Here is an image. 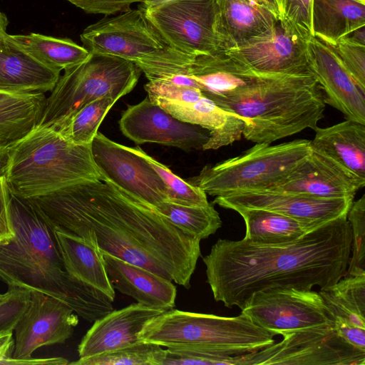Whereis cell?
<instances>
[{
  "instance_id": "cell-1",
  "label": "cell",
  "mask_w": 365,
  "mask_h": 365,
  "mask_svg": "<svg viewBox=\"0 0 365 365\" xmlns=\"http://www.w3.org/2000/svg\"><path fill=\"white\" fill-rule=\"evenodd\" d=\"M29 200L55 227L103 252L190 287L200 240L111 182L86 181Z\"/></svg>"
},
{
  "instance_id": "cell-2",
  "label": "cell",
  "mask_w": 365,
  "mask_h": 365,
  "mask_svg": "<svg viewBox=\"0 0 365 365\" xmlns=\"http://www.w3.org/2000/svg\"><path fill=\"white\" fill-rule=\"evenodd\" d=\"M346 215L284 245L219 239L202 257L215 300L242 309L258 291L334 285L346 274L351 255L352 233Z\"/></svg>"
},
{
  "instance_id": "cell-3",
  "label": "cell",
  "mask_w": 365,
  "mask_h": 365,
  "mask_svg": "<svg viewBox=\"0 0 365 365\" xmlns=\"http://www.w3.org/2000/svg\"><path fill=\"white\" fill-rule=\"evenodd\" d=\"M9 195L15 236L0 245V280L55 297L89 322L112 311L113 302L106 294L66 271L55 226L39 207L10 190Z\"/></svg>"
},
{
  "instance_id": "cell-4",
  "label": "cell",
  "mask_w": 365,
  "mask_h": 365,
  "mask_svg": "<svg viewBox=\"0 0 365 365\" xmlns=\"http://www.w3.org/2000/svg\"><path fill=\"white\" fill-rule=\"evenodd\" d=\"M215 103L245 120L247 140L268 144L306 128L314 130L326 108L313 76L273 75Z\"/></svg>"
},
{
  "instance_id": "cell-5",
  "label": "cell",
  "mask_w": 365,
  "mask_h": 365,
  "mask_svg": "<svg viewBox=\"0 0 365 365\" xmlns=\"http://www.w3.org/2000/svg\"><path fill=\"white\" fill-rule=\"evenodd\" d=\"M4 176L10 192L26 199L102 180L91 145L73 144L58 130L40 125L9 147Z\"/></svg>"
},
{
  "instance_id": "cell-6",
  "label": "cell",
  "mask_w": 365,
  "mask_h": 365,
  "mask_svg": "<svg viewBox=\"0 0 365 365\" xmlns=\"http://www.w3.org/2000/svg\"><path fill=\"white\" fill-rule=\"evenodd\" d=\"M275 335L242 313L227 317L171 309L148 320L138 336L140 341L166 348L238 356L272 344Z\"/></svg>"
},
{
  "instance_id": "cell-7",
  "label": "cell",
  "mask_w": 365,
  "mask_h": 365,
  "mask_svg": "<svg viewBox=\"0 0 365 365\" xmlns=\"http://www.w3.org/2000/svg\"><path fill=\"white\" fill-rule=\"evenodd\" d=\"M80 38L89 52L129 61L148 81L187 73L195 58L172 47L139 8L103 18L87 26Z\"/></svg>"
},
{
  "instance_id": "cell-8",
  "label": "cell",
  "mask_w": 365,
  "mask_h": 365,
  "mask_svg": "<svg viewBox=\"0 0 365 365\" xmlns=\"http://www.w3.org/2000/svg\"><path fill=\"white\" fill-rule=\"evenodd\" d=\"M142 73L121 58L90 52L83 61L64 70L46 97L38 125L58 129L86 104L103 97L115 101L129 93Z\"/></svg>"
},
{
  "instance_id": "cell-9",
  "label": "cell",
  "mask_w": 365,
  "mask_h": 365,
  "mask_svg": "<svg viewBox=\"0 0 365 365\" xmlns=\"http://www.w3.org/2000/svg\"><path fill=\"white\" fill-rule=\"evenodd\" d=\"M311 140L271 145L256 143L241 155L206 165L189 183L212 196L262 190L289 171L311 151Z\"/></svg>"
},
{
  "instance_id": "cell-10",
  "label": "cell",
  "mask_w": 365,
  "mask_h": 365,
  "mask_svg": "<svg viewBox=\"0 0 365 365\" xmlns=\"http://www.w3.org/2000/svg\"><path fill=\"white\" fill-rule=\"evenodd\" d=\"M282 336L279 343L242 355V365H365V351L339 336L333 322Z\"/></svg>"
},
{
  "instance_id": "cell-11",
  "label": "cell",
  "mask_w": 365,
  "mask_h": 365,
  "mask_svg": "<svg viewBox=\"0 0 365 365\" xmlns=\"http://www.w3.org/2000/svg\"><path fill=\"white\" fill-rule=\"evenodd\" d=\"M138 8L178 51L192 57L222 51L215 30V0H173Z\"/></svg>"
},
{
  "instance_id": "cell-12",
  "label": "cell",
  "mask_w": 365,
  "mask_h": 365,
  "mask_svg": "<svg viewBox=\"0 0 365 365\" xmlns=\"http://www.w3.org/2000/svg\"><path fill=\"white\" fill-rule=\"evenodd\" d=\"M241 310L254 324L276 335L332 322L319 293L312 289L258 291Z\"/></svg>"
},
{
  "instance_id": "cell-13",
  "label": "cell",
  "mask_w": 365,
  "mask_h": 365,
  "mask_svg": "<svg viewBox=\"0 0 365 365\" xmlns=\"http://www.w3.org/2000/svg\"><path fill=\"white\" fill-rule=\"evenodd\" d=\"M91 153L103 181L155 207L168 201V189L152 165L130 147L97 133Z\"/></svg>"
},
{
  "instance_id": "cell-14",
  "label": "cell",
  "mask_w": 365,
  "mask_h": 365,
  "mask_svg": "<svg viewBox=\"0 0 365 365\" xmlns=\"http://www.w3.org/2000/svg\"><path fill=\"white\" fill-rule=\"evenodd\" d=\"M78 323V314L68 305L42 292L30 291L28 304L14 329L12 357L30 359L38 348L64 343Z\"/></svg>"
},
{
  "instance_id": "cell-15",
  "label": "cell",
  "mask_w": 365,
  "mask_h": 365,
  "mask_svg": "<svg viewBox=\"0 0 365 365\" xmlns=\"http://www.w3.org/2000/svg\"><path fill=\"white\" fill-rule=\"evenodd\" d=\"M119 127L136 144L155 143L185 151L202 150L210 138L207 130L177 119L148 97L127 107Z\"/></svg>"
},
{
  "instance_id": "cell-16",
  "label": "cell",
  "mask_w": 365,
  "mask_h": 365,
  "mask_svg": "<svg viewBox=\"0 0 365 365\" xmlns=\"http://www.w3.org/2000/svg\"><path fill=\"white\" fill-rule=\"evenodd\" d=\"M354 198H321L310 195L265 190H249L216 196L212 204L276 212L318 227L347 215Z\"/></svg>"
},
{
  "instance_id": "cell-17",
  "label": "cell",
  "mask_w": 365,
  "mask_h": 365,
  "mask_svg": "<svg viewBox=\"0 0 365 365\" xmlns=\"http://www.w3.org/2000/svg\"><path fill=\"white\" fill-rule=\"evenodd\" d=\"M364 185L365 180L312 148L299 163L262 190L321 198H354Z\"/></svg>"
},
{
  "instance_id": "cell-18",
  "label": "cell",
  "mask_w": 365,
  "mask_h": 365,
  "mask_svg": "<svg viewBox=\"0 0 365 365\" xmlns=\"http://www.w3.org/2000/svg\"><path fill=\"white\" fill-rule=\"evenodd\" d=\"M309 41L287 32L278 21L267 36L254 39L240 48L224 51L260 73L313 76L309 57Z\"/></svg>"
},
{
  "instance_id": "cell-19",
  "label": "cell",
  "mask_w": 365,
  "mask_h": 365,
  "mask_svg": "<svg viewBox=\"0 0 365 365\" xmlns=\"http://www.w3.org/2000/svg\"><path fill=\"white\" fill-rule=\"evenodd\" d=\"M311 71L326 104L346 119L365 124V91L344 66L332 47L313 36L308 42Z\"/></svg>"
},
{
  "instance_id": "cell-20",
  "label": "cell",
  "mask_w": 365,
  "mask_h": 365,
  "mask_svg": "<svg viewBox=\"0 0 365 365\" xmlns=\"http://www.w3.org/2000/svg\"><path fill=\"white\" fill-rule=\"evenodd\" d=\"M165 311L139 303L113 309L93 322L78 346L79 357L101 354L141 341L138 334L145 324Z\"/></svg>"
},
{
  "instance_id": "cell-21",
  "label": "cell",
  "mask_w": 365,
  "mask_h": 365,
  "mask_svg": "<svg viewBox=\"0 0 365 365\" xmlns=\"http://www.w3.org/2000/svg\"><path fill=\"white\" fill-rule=\"evenodd\" d=\"M187 74L215 103L277 75L256 71L224 51L196 56Z\"/></svg>"
},
{
  "instance_id": "cell-22",
  "label": "cell",
  "mask_w": 365,
  "mask_h": 365,
  "mask_svg": "<svg viewBox=\"0 0 365 365\" xmlns=\"http://www.w3.org/2000/svg\"><path fill=\"white\" fill-rule=\"evenodd\" d=\"M215 30L222 51L235 49L269 34L278 22L257 0H215Z\"/></svg>"
},
{
  "instance_id": "cell-23",
  "label": "cell",
  "mask_w": 365,
  "mask_h": 365,
  "mask_svg": "<svg viewBox=\"0 0 365 365\" xmlns=\"http://www.w3.org/2000/svg\"><path fill=\"white\" fill-rule=\"evenodd\" d=\"M177 119L199 125L210 132L202 150H216L240 140L245 121L239 115L222 108L204 95L194 102L150 98Z\"/></svg>"
},
{
  "instance_id": "cell-24",
  "label": "cell",
  "mask_w": 365,
  "mask_h": 365,
  "mask_svg": "<svg viewBox=\"0 0 365 365\" xmlns=\"http://www.w3.org/2000/svg\"><path fill=\"white\" fill-rule=\"evenodd\" d=\"M103 253L107 275L114 289L149 307L173 309L177 292L172 281L108 253Z\"/></svg>"
},
{
  "instance_id": "cell-25",
  "label": "cell",
  "mask_w": 365,
  "mask_h": 365,
  "mask_svg": "<svg viewBox=\"0 0 365 365\" xmlns=\"http://www.w3.org/2000/svg\"><path fill=\"white\" fill-rule=\"evenodd\" d=\"M60 73L27 53L9 34L0 41V90L46 93L52 91Z\"/></svg>"
},
{
  "instance_id": "cell-26",
  "label": "cell",
  "mask_w": 365,
  "mask_h": 365,
  "mask_svg": "<svg viewBox=\"0 0 365 365\" xmlns=\"http://www.w3.org/2000/svg\"><path fill=\"white\" fill-rule=\"evenodd\" d=\"M54 233L66 271L113 302L115 289L107 275L103 252L81 237L63 229L55 227Z\"/></svg>"
},
{
  "instance_id": "cell-27",
  "label": "cell",
  "mask_w": 365,
  "mask_h": 365,
  "mask_svg": "<svg viewBox=\"0 0 365 365\" xmlns=\"http://www.w3.org/2000/svg\"><path fill=\"white\" fill-rule=\"evenodd\" d=\"M314 131L312 148L365 180V124L346 119L329 127H317Z\"/></svg>"
},
{
  "instance_id": "cell-28",
  "label": "cell",
  "mask_w": 365,
  "mask_h": 365,
  "mask_svg": "<svg viewBox=\"0 0 365 365\" xmlns=\"http://www.w3.org/2000/svg\"><path fill=\"white\" fill-rule=\"evenodd\" d=\"M312 26L314 36L335 45L365 26V0H312Z\"/></svg>"
},
{
  "instance_id": "cell-29",
  "label": "cell",
  "mask_w": 365,
  "mask_h": 365,
  "mask_svg": "<svg viewBox=\"0 0 365 365\" xmlns=\"http://www.w3.org/2000/svg\"><path fill=\"white\" fill-rule=\"evenodd\" d=\"M45 93L0 90V145L9 147L38 125Z\"/></svg>"
},
{
  "instance_id": "cell-30",
  "label": "cell",
  "mask_w": 365,
  "mask_h": 365,
  "mask_svg": "<svg viewBox=\"0 0 365 365\" xmlns=\"http://www.w3.org/2000/svg\"><path fill=\"white\" fill-rule=\"evenodd\" d=\"M233 210L244 220L246 232L243 239L258 245L293 242L317 228L273 211L247 207H236Z\"/></svg>"
},
{
  "instance_id": "cell-31",
  "label": "cell",
  "mask_w": 365,
  "mask_h": 365,
  "mask_svg": "<svg viewBox=\"0 0 365 365\" xmlns=\"http://www.w3.org/2000/svg\"><path fill=\"white\" fill-rule=\"evenodd\" d=\"M319 293L334 327L353 325L365 329V274L344 275Z\"/></svg>"
},
{
  "instance_id": "cell-32",
  "label": "cell",
  "mask_w": 365,
  "mask_h": 365,
  "mask_svg": "<svg viewBox=\"0 0 365 365\" xmlns=\"http://www.w3.org/2000/svg\"><path fill=\"white\" fill-rule=\"evenodd\" d=\"M11 38L43 65L61 71L83 61L90 52L69 38L40 34H9Z\"/></svg>"
},
{
  "instance_id": "cell-33",
  "label": "cell",
  "mask_w": 365,
  "mask_h": 365,
  "mask_svg": "<svg viewBox=\"0 0 365 365\" xmlns=\"http://www.w3.org/2000/svg\"><path fill=\"white\" fill-rule=\"evenodd\" d=\"M154 207L182 232L200 240L215 234L222 224L212 203L186 206L165 201Z\"/></svg>"
},
{
  "instance_id": "cell-34",
  "label": "cell",
  "mask_w": 365,
  "mask_h": 365,
  "mask_svg": "<svg viewBox=\"0 0 365 365\" xmlns=\"http://www.w3.org/2000/svg\"><path fill=\"white\" fill-rule=\"evenodd\" d=\"M115 102L111 97L96 99L78 110L56 130L73 144L91 145L101 122Z\"/></svg>"
},
{
  "instance_id": "cell-35",
  "label": "cell",
  "mask_w": 365,
  "mask_h": 365,
  "mask_svg": "<svg viewBox=\"0 0 365 365\" xmlns=\"http://www.w3.org/2000/svg\"><path fill=\"white\" fill-rule=\"evenodd\" d=\"M165 349L146 341L88 357H79L68 364L75 365H162Z\"/></svg>"
},
{
  "instance_id": "cell-36",
  "label": "cell",
  "mask_w": 365,
  "mask_h": 365,
  "mask_svg": "<svg viewBox=\"0 0 365 365\" xmlns=\"http://www.w3.org/2000/svg\"><path fill=\"white\" fill-rule=\"evenodd\" d=\"M131 150L144 158L156 171L168 189V201L186 206H205L209 204L207 194L174 174L168 167L148 155L139 146Z\"/></svg>"
},
{
  "instance_id": "cell-37",
  "label": "cell",
  "mask_w": 365,
  "mask_h": 365,
  "mask_svg": "<svg viewBox=\"0 0 365 365\" xmlns=\"http://www.w3.org/2000/svg\"><path fill=\"white\" fill-rule=\"evenodd\" d=\"M346 217L351 227L352 255L345 275L365 274V195L352 202Z\"/></svg>"
},
{
  "instance_id": "cell-38",
  "label": "cell",
  "mask_w": 365,
  "mask_h": 365,
  "mask_svg": "<svg viewBox=\"0 0 365 365\" xmlns=\"http://www.w3.org/2000/svg\"><path fill=\"white\" fill-rule=\"evenodd\" d=\"M277 2L279 23L287 32L308 40L314 36L312 0H277Z\"/></svg>"
},
{
  "instance_id": "cell-39",
  "label": "cell",
  "mask_w": 365,
  "mask_h": 365,
  "mask_svg": "<svg viewBox=\"0 0 365 365\" xmlns=\"http://www.w3.org/2000/svg\"><path fill=\"white\" fill-rule=\"evenodd\" d=\"M241 365V355L225 356L182 348H166L162 365Z\"/></svg>"
},
{
  "instance_id": "cell-40",
  "label": "cell",
  "mask_w": 365,
  "mask_h": 365,
  "mask_svg": "<svg viewBox=\"0 0 365 365\" xmlns=\"http://www.w3.org/2000/svg\"><path fill=\"white\" fill-rule=\"evenodd\" d=\"M30 299V291L18 287H9L0 300V331L14 330Z\"/></svg>"
},
{
  "instance_id": "cell-41",
  "label": "cell",
  "mask_w": 365,
  "mask_h": 365,
  "mask_svg": "<svg viewBox=\"0 0 365 365\" xmlns=\"http://www.w3.org/2000/svg\"><path fill=\"white\" fill-rule=\"evenodd\" d=\"M149 98H161L178 102H194L202 96L200 89L179 85L164 78L148 81L144 86Z\"/></svg>"
},
{
  "instance_id": "cell-42",
  "label": "cell",
  "mask_w": 365,
  "mask_h": 365,
  "mask_svg": "<svg viewBox=\"0 0 365 365\" xmlns=\"http://www.w3.org/2000/svg\"><path fill=\"white\" fill-rule=\"evenodd\" d=\"M361 88L365 91V46L341 38L330 45Z\"/></svg>"
},
{
  "instance_id": "cell-43",
  "label": "cell",
  "mask_w": 365,
  "mask_h": 365,
  "mask_svg": "<svg viewBox=\"0 0 365 365\" xmlns=\"http://www.w3.org/2000/svg\"><path fill=\"white\" fill-rule=\"evenodd\" d=\"M87 14L110 16L130 10V5L145 0H66Z\"/></svg>"
},
{
  "instance_id": "cell-44",
  "label": "cell",
  "mask_w": 365,
  "mask_h": 365,
  "mask_svg": "<svg viewBox=\"0 0 365 365\" xmlns=\"http://www.w3.org/2000/svg\"><path fill=\"white\" fill-rule=\"evenodd\" d=\"M9 198V189L5 176L0 177V245L8 244L15 236Z\"/></svg>"
},
{
  "instance_id": "cell-45",
  "label": "cell",
  "mask_w": 365,
  "mask_h": 365,
  "mask_svg": "<svg viewBox=\"0 0 365 365\" xmlns=\"http://www.w3.org/2000/svg\"><path fill=\"white\" fill-rule=\"evenodd\" d=\"M14 330L0 331V364L13 365L15 341Z\"/></svg>"
},
{
  "instance_id": "cell-46",
  "label": "cell",
  "mask_w": 365,
  "mask_h": 365,
  "mask_svg": "<svg viewBox=\"0 0 365 365\" xmlns=\"http://www.w3.org/2000/svg\"><path fill=\"white\" fill-rule=\"evenodd\" d=\"M350 42L365 46V26L361 27L342 38Z\"/></svg>"
},
{
  "instance_id": "cell-47",
  "label": "cell",
  "mask_w": 365,
  "mask_h": 365,
  "mask_svg": "<svg viewBox=\"0 0 365 365\" xmlns=\"http://www.w3.org/2000/svg\"><path fill=\"white\" fill-rule=\"evenodd\" d=\"M9 160V147L0 145V177L4 176L6 172Z\"/></svg>"
},
{
  "instance_id": "cell-48",
  "label": "cell",
  "mask_w": 365,
  "mask_h": 365,
  "mask_svg": "<svg viewBox=\"0 0 365 365\" xmlns=\"http://www.w3.org/2000/svg\"><path fill=\"white\" fill-rule=\"evenodd\" d=\"M261 5L272 12L279 21V9L277 0H257Z\"/></svg>"
},
{
  "instance_id": "cell-49",
  "label": "cell",
  "mask_w": 365,
  "mask_h": 365,
  "mask_svg": "<svg viewBox=\"0 0 365 365\" xmlns=\"http://www.w3.org/2000/svg\"><path fill=\"white\" fill-rule=\"evenodd\" d=\"M9 24L8 19L5 14L0 10V41L4 38L7 33L6 29Z\"/></svg>"
},
{
  "instance_id": "cell-50",
  "label": "cell",
  "mask_w": 365,
  "mask_h": 365,
  "mask_svg": "<svg viewBox=\"0 0 365 365\" xmlns=\"http://www.w3.org/2000/svg\"><path fill=\"white\" fill-rule=\"evenodd\" d=\"M173 0H145L140 6L142 7H152L155 6L162 4H164L168 1H170Z\"/></svg>"
},
{
  "instance_id": "cell-51",
  "label": "cell",
  "mask_w": 365,
  "mask_h": 365,
  "mask_svg": "<svg viewBox=\"0 0 365 365\" xmlns=\"http://www.w3.org/2000/svg\"><path fill=\"white\" fill-rule=\"evenodd\" d=\"M4 294H0V300L4 297Z\"/></svg>"
}]
</instances>
